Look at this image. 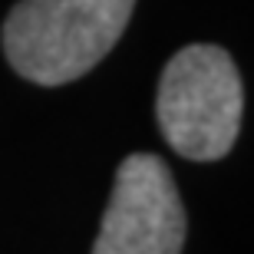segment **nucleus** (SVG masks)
Masks as SVG:
<instances>
[{
  "instance_id": "f257e3e1",
  "label": "nucleus",
  "mask_w": 254,
  "mask_h": 254,
  "mask_svg": "<svg viewBox=\"0 0 254 254\" xmlns=\"http://www.w3.org/2000/svg\"><path fill=\"white\" fill-rule=\"evenodd\" d=\"M135 0H20L3 20V53L23 79L63 86L119 43Z\"/></svg>"
},
{
  "instance_id": "f03ea898",
  "label": "nucleus",
  "mask_w": 254,
  "mask_h": 254,
  "mask_svg": "<svg viewBox=\"0 0 254 254\" xmlns=\"http://www.w3.org/2000/svg\"><path fill=\"white\" fill-rule=\"evenodd\" d=\"M245 86L235 60L215 43H191L165 63L155 116L172 149L191 162L225 159L241 129Z\"/></svg>"
},
{
  "instance_id": "7ed1b4c3",
  "label": "nucleus",
  "mask_w": 254,
  "mask_h": 254,
  "mask_svg": "<svg viewBox=\"0 0 254 254\" xmlns=\"http://www.w3.org/2000/svg\"><path fill=\"white\" fill-rule=\"evenodd\" d=\"M185 208L172 169L152 152H132L116 169L93 254H182Z\"/></svg>"
}]
</instances>
